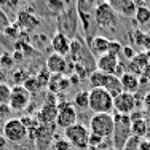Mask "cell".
Returning a JSON list of instances; mask_svg holds the SVG:
<instances>
[{
  "mask_svg": "<svg viewBox=\"0 0 150 150\" xmlns=\"http://www.w3.org/2000/svg\"><path fill=\"white\" fill-rule=\"evenodd\" d=\"M10 26V19H8V16L3 13V10L0 8V30L2 32H5V29Z\"/></svg>",
  "mask_w": 150,
  "mask_h": 150,
  "instance_id": "4dcf8cb0",
  "label": "cell"
},
{
  "mask_svg": "<svg viewBox=\"0 0 150 150\" xmlns=\"http://www.w3.org/2000/svg\"><path fill=\"white\" fill-rule=\"evenodd\" d=\"M16 26L23 30H34L35 27L40 26V18L29 13L27 10H23L16 16Z\"/></svg>",
  "mask_w": 150,
  "mask_h": 150,
  "instance_id": "4fadbf2b",
  "label": "cell"
},
{
  "mask_svg": "<svg viewBox=\"0 0 150 150\" xmlns=\"http://www.w3.org/2000/svg\"><path fill=\"white\" fill-rule=\"evenodd\" d=\"M142 105H144V110L150 115V91L144 94V99H142Z\"/></svg>",
  "mask_w": 150,
  "mask_h": 150,
  "instance_id": "d6a6232c",
  "label": "cell"
},
{
  "mask_svg": "<svg viewBox=\"0 0 150 150\" xmlns=\"http://www.w3.org/2000/svg\"><path fill=\"white\" fill-rule=\"evenodd\" d=\"M136 54H137V53H136V50L133 48V46H129V45H123V50H121L120 58H125V59L128 61V62H129V61L133 59ZM120 58H118V59H120Z\"/></svg>",
  "mask_w": 150,
  "mask_h": 150,
  "instance_id": "83f0119b",
  "label": "cell"
},
{
  "mask_svg": "<svg viewBox=\"0 0 150 150\" xmlns=\"http://www.w3.org/2000/svg\"><path fill=\"white\" fill-rule=\"evenodd\" d=\"M0 66H2V64H0Z\"/></svg>",
  "mask_w": 150,
  "mask_h": 150,
  "instance_id": "f6af8a7d",
  "label": "cell"
},
{
  "mask_svg": "<svg viewBox=\"0 0 150 150\" xmlns=\"http://www.w3.org/2000/svg\"><path fill=\"white\" fill-rule=\"evenodd\" d=\"M145 58H147V69L150 70V50L145 51Z\"/></svg>",
  "mask_w": 150,
  "mask_h": 150,
  "instance_id": "ab89813d",
  "label": "cell"
},
{
  "mask_svg": "<svg viewBox=\"0 0 150 150\" xmlns=\"http://www.w3.org/2000/svg\"><path fill=\"white\" fill-rule=\"evenodd\" d=\"M90 128H86L81 123H75L70 128L64 129V139L70 144V147L85 150L90 147Z\"/></svg>",
  "mask_w": 150,
  "mask_h": 150,
  "instance_id": "3957f363",
  "label": "cell"
},
{
  "mask_svg": "<svg viewBox=\"0 0 150 150\" xmlns=\"http://www.w3.org/2000/svg\"><path fill=\"white\" fill-rule=\"evenodd\" d=\"M104 90H107L112 94V98H117L120 93H123V86H121V81H120V77L117 75H109L107 78V83L104 86Z\"/></svg>",
  "mask_w": 150,
  "mask_h": 150,
  "instance_id": "ffe728a7",
  "label": "cell"
},
{
  "mask_svg": "<svg viewBox=\"0 0 150 150\" xmlns=\"http://www.w3.org/2000/svg\"><path fill=\"white\" fill-rule=\"evenodd\" d=\"M3 80H5V72L0 70V83H3Z\"/></svg>",
  "mask_w": 150,
  "mask_h": 150,
  "instance_id": "b9f144b4",
  "label": "cell"
},
{
  "mask_svg": "<svg viewBox=\"0 0 150 150\" xmlns=\"http://www.w3.org/2000/svg\"><path fill=\"white\" fill-rule=\"evenodd\" d=\"M115 129V118L112 113H94L90 120V133L102 139L112 141Z\"/></svg>",
  "mask_w": 150,
  "mask_h": 150,
  "instance_id": "6da1fadb",
  "label": "cell"
},
{
  "mask_svg": "<svg viewBox=\"0 0 150 150\" xmlns=\"http://www.w3.org/2000/svg\"><path fill=\"white\" fill-rule=\"evenodd\" d=\"M54 149L56 150H70V144L66 141V139H62V141H58L54 144Z\"/></svg>",
  "mask_w": 150,
  "mask_h": 150,
  "instance_id": "1f68e13d",
  "label": "cell"
},
{
  "mask_svg": "<svg viewBox=\"0 0 150 150\" xmlns=\"http://www.w3.org/2000/svg\"><path fill=\"white\" fill-rule=\"evenodd\" d=\"M5 34L8 35V37H11L13 40H16L18 34H19V27H18L16 24H10V26L5 29Z\"/></svg>",
  "mask_w": 150,
  "mask_h": 150,
  "instance_id": "f546056e",
  "label": "cell"
},
{
  "mask_svg": "<svg viewBox=\"0 0 150 150\" xmlns=\"http://www.w3.org/2000/svg\"><path fill=\"white\" fill-rule=\"evenodd\" d=\"M109 43H110V40L107 37H104V35H96V37H93L90 40V50H91L93 54H96L99 58V56L109 53Z\"/></svg>",
  "mask_w": 150,
  "mask_h": 150,
  "instance_id": "e0dca14e",
  "label": "cell"
},
{
  "mask_svg": "<svg viewBox=\"0 0 150 150\" xmlns=\"http://www.w3.org/2000/svg\"><path fill=\"white\" fill-rule=\"evenodd\" d=\"M67 61L64 56L56 54V53H51V54L46 58V69H48L50 74L53 75H62L67 70Z\"/></svg>",
  "mask_w": 150,
  "mask_h": 150,
  "instance_id": "5bb4252c",
  "label": "cell"
},
{
  "mask_svg": "<svg viewBox=\"0 0 150 150\" xmlns=\"http://www.w3.org/2000/svg\"><path fill=\"white\" fill-rule=\"evenodd\" d=\"M0 64H2V66H11L13 64V59L10 58L8 53H3V54L0 56Z\"/></svg>",
  "mask_w": 150,
  "mask_h": 150,
  "instance_id": "e575fe53",
  "label": "cell"
},
{
  "mask_svg": "<svg viewBox=\"0 0 150 150\" xmlns=\"http://www.w3.org/2000/svg\"><path fill=\"white\" fill-rule=\"evenodd\" d=\"M136 21H137V24H141V26H144V24H147L150 21V8L149 6H137V10H136Z\"/></svg>",
  "mask_w": 150,
  "mask_h": 150,
  "instance_id": "d4e9b609",
  "label": "cell"
},
{
  "mask_svg": "<svg viewBox=\"0 0 150 150\" xmlns=\"http://www.w3.org/2000/svg\"><path fill=\"white\" fill-rule=\"evenodd\" d=\"M121 50H123V45H121L118 40H110V43H109V54L120 58Z\"/></svg>",
  "mask_w": 150,
  "mask_h": 150,
  "instance_id": "4316f807",
  "label": "cell"
},
{
  "mask_svg": "<svg viewBox=\"0 0 150 150\" xmlns=\"http://www.w3.org/2000/svg\"><path fill=\"white\" fill-rule=\"evenodd\" d=\"M149 131V123L144 118H137V120H131V133L136 137H142L145 136Z\"/></svg>",
  "mask_w": 150,
  "mask_h": 150,
  "instance_id": "44dd1931",
  "label": "cell"
},
{
  "mask_svg": "<svg viewBox=\"0 0 150 150\" xmlns=\"http://www.w3.org/2000/svg\"><path fill=\"white\" fill-rule=\"evenodd\" d=\"M23 85H24V88H26L29 93H34L37 88H40V85H38V81H37V78H35V77H29Z\"/></svg>",
  "mask_w": 150,
  "mask_h": 150,
  "instance_id": "f1b7e54d",
  "label": "cell"
},
{
  "mask_svg": "<svg viewBox=\"0 0 150 150\" xmlns=\"http://www.w3.org/2000/svg\"><path fill=\"white\" fill-rule=\"evenodd\" d=\"M107 3L112 6V10L118 16L131 18L136 15V10H137V6H136V3L133 0H109Z\"/></svg>",
  "mask_w": 150,
  "mask_h": 150,
  "instance_id": "7c38bea8",
  "label": "cell"
},
{
  "mask_svg": "<svg viewBox=\"0 0 150 150\" xmlns=\"http://www.w3.org/2000/svg\"><path fill=\"white\" fill-rule=\"evenodd\" d=\"M115 118V129H113V136H112V142L113 147L117 150H123L126 145L131 133V117L129 115H113Z\"/></svg>",
  "mask_w": 150,
  "mask_h": 150,
  "instance_id": "5b68a950",
  "label": "cell"
},
{
  "mask_svg": "<svg viewBox=\"0 0 150 150\" xmlns=\"http://www.w3.org/2000/svg\"><path fill=\"white\" fill-rule=\"evenodd\" d=\"M107 78H109L107 74H102V72H99V70H93L90 74L91 88H104L105 83H107Z\"/></svg>",
  "mask_w": 150,
  "mask_h": 150,
  "instance_id": "7402d4cb",
  "label": "cell"
},
{
  "mask_svg": "<svg viewBox=\"0 0 150 150\" xmlns=\"http://www.w3.org/2000/svg\"><path fill=\"white\" fill-rule=\"evenodd\" d=\"M93 19L101 30H115L117 24H118V15L113 11L112 6L107 2H99L96 5Z\"/></svg>",
  "mask_w": 150,
  "mask_h": 150,
  "instance_id": "7a4b0ae2",
  "label": "cell"
},
{
  "mask_svg": "<svg viewBox=\"0 0 150 150\" xmlns=\"http://www.w3.org/2000/svg\"><path fill=\"white\" fill-rule=\"evenodd\" d=\"M10 96H11V86H8L5 81L0 83V104H8Z\"/></svg>",
  "mask_w": 150,
  "mask_h": 150,
  "instance_id": "484cf974",
  "label": "cell"
},
{
  "mask_svg": "<svg viewBox=\"0 0 150 150\" xmlns=\"http://www.w3.org/2000/svg\"><path fill=\"white\" fill-rule=\"evenodd\" d=\"M77 123V109L72 102H61L58 104V117H56V126L67 129Z\"/></svg>",
  "mask_w": 150,
  "mask_h": 150,
  "instance_id": "52a82bcc",
  "label": "cell"
},
{
  "mask_svg": "<svg viewBox=\"0 0 150 150\" xmlns=\"http://www.w3.org/2000/svg\"><path fill=\"white\" fill-rule=\"evenodd\" d=\"M6 142H8V141L5 139V136H3V134H0V150H3V149H5Z\"/></svg>",
  "mask_w": 150,
  "mask_h": 150,
  "instance_id": "74e56055",
  "label": "cell"
},
{
  "mask_svg": "<svg viewBox=\"0 0 150 150\" xmlns=\"http://www.w3.org/2000/svg\"><path fill=\"white\" fill-rule=\"evenodd\" d=\"M90 109L93 113H112L113 98L104 88H91L90 90Z\"/></svg>",
  "mask_w": 150,
  "mask_h": 150,
  "instance_id": "277c9868",
  "label": "cell"
},
{
  "mask_svg": "<svg viewBox=\"0 0 150 150\" xmlns=\"http://www.w3.org/2000/svg\"><path fill=\"white\" fill-rule=\"evenodd\" d=\"M118 66H120V59L117 56L109 54V53L99 56L98 61H96V70H99L102 74H107V75H117Z\"/></svg>",
  "mask_w": 150,
  "mask_h": 150,
  "instance_id": "30bf717a",
  "label": "cell"
},
{
  "mask_svg": "<svg viewBox=\"0 0 150 150\" xmlns=\"http://www.w3.org/2000/svg\"><path fill=\"white\" fill-rule=\"evenodd\" d=\"M56 117H58V104L56 102H46L38 112V120L42 121V125L56 123Z\"/></svg>",
  "mask_w": 150,
  "mask_h": 150,
  "instance_id": "9a60e30c",
  "label": "cell"
},
{
  "mask_svg": "<svg viewBox=\"0 0 150 150\" xmlns=\"http://www.w3.org/2000/svg\"><path fill=\"white\" fill-rule=\"evenodd\" d=\"M121 86H123V91L131 93V94H136L137 90L141 88V80H139L137 75L129 74V72H123V75L120 77Z\"/></svg>",
  "mask_w": 150,
  "mask_h": 150,
  "instance_id": "ac0fdd59",
  "label": "cell"
},
{
  "mask_svg": "<svg viewBox=\"0 0 150 150\" xmlns=\"http://www.w3.org/2000/svg\"><path fill=\"white\" fill-rule=\"evenodd\" d=\"M18 5H19V0H8V6H6V8H10V10H16V8H18Z\"/></svg>",
  "mask_w": 150,
  "mask_h": 150,
  "instance_id": "8d00e7d4",
  "label": "cell"
},
{
  "mask_svg": "<svg viewBox=\"0 0 150 150\" xmlns=\"http://www.w3.org/2000/svg\"><path fill=\"white\" fill-rule=\"evenodd\" d=\"M67 5H69V0H46V6L50 8V11L58 13V15L66 11Z\"/></svg>",
  "mask_w": 150,
  "mask_h": 150,
  "instance_id": "cb8c5ba5",
  "label": "cell"
},
{
  "mask_svg": "<svg viewBox=\"0 0 150 150\" xmlns=\"http://www.w3.org/2000/svg\"><path fill=\"white\" fill-rule=\"evenodd\" d=\"M98 0H77V13L78 16H93Z\"/></svg>",
  "mask_w": 150,
  "mask_h": 150,
  "instance_id": "d6986e66",
  "label": "cell"
},
{
  "mask_svg": "<svg viewBox=\"0 0 150 150\" xmlns=\"http://www.w3.org/2000/svg\"><path fill=\"white\" fill-rule=\"evenodd\" d=\"M13 59H18V61H19V59H23V53H21V51H16L15 53V54H13Z\"/></svg>",
  "mask_w": 150,
  "mask_h": 150,
  "instance_id": "f35d334b",
  "label": "cell"
},
{
  "mask_svg": "<svg viewBox=\"0 0 150 150\" xmlns=\"http://www.w3.org/2000/svg\"><path fill=\"white\" fill-rule=\"evenodd\" d=\"M10 112H11V109H10V105H8V104H0V118L6 117Z\"/></svg>",
  "mask_w": 150,
  "mask_h": 150,
  "instance_id": "d590c367",
  "label": "cell"
},
{
  "mask_svg": "<svg viewBox=\"0 0 150 150\" xmlns=\"http://www.w3.org/2000/svg\"><path fill=\"white\" fill-rule=\"evenodd\" d=\"M75 109H90V91H78L74 98Z\"/></svg>",
  "mask_w": 150,
  "mask_h": 150,
  "instance_id": "603a6c76",
  "label": "cell"
},
{
  "mask_svg": "<svg viewBox=\"0 0 150 150\" xmlns=\"http://www.w3.org/2000/svg\"><path fill=\"white\" fill-rule=\"evenodd\" d=\"M3 6H8V0H0V8Z\"/></svg>",
  "mask_w": 150,
  "mask_h": 150,
  "instance_id": "60d3db41",
  "label": "cell"
},
{
  "mask_svg": "<svg viewBox=\"0 0 150 150\" xmlns=\"http://www.w3.org/2000/svg\"><path fill=\"white\" fill-rule=\"evenodd\" d=\"M30 104V93L24 88V85H15L11 88V96H10V109L15 112H21V110L27 109Z\"/></svg>",
  "mask_w": 150,
  "mask_h": 150,
  "instance_id": "ba28073f",
  "label": "cell"
},
{
  "mask_svg": "<svg viewBox=\"0 0 150 150\" xmlns=\"http://www.w3.org/2000/svg\"><path fill=\"white\" fill-rule=\"evenodd\" d=\"M133 2H136V0H133Z\"/></svg>",
  "mask_w": 150,
  "mask_h": 150,
  "instance_id": "ee69618b",
  "label": "cell"
},
{
  "mask_svg": "<svg viewBox=\"0 0 150 150\" xmlns=\"http://www.w3.org/2000/svg\"><path fill=\"white\" fill-rule=\"evenodd\" d=\"M51 48H53V53L61 54V56L66 58V54L70 53L72 42H70V38L67 37L66 34H62V32L58 30L54 35H53V38H51Z\"/></svg>",
  "mask_w": 150,
  "mask_h": 150,
  "instance_id": "8fae6325",
  "label": "cell"
},
{
  "mask_svg": "<svg viewBox=\"0 0 150 150\" xmlns=\"http://www.w3.org/2000/svg\"><path fill=\"white\" fill-rule=\"evenodd\" d=\"M98 2H109V0H98Z\"/></svg>",
  "mask_w": 150,
  "mask_h": 150,
  "instance_id": "7bdbcfd3",
  "label": "cell"
},
{
  "mask_svg": "<svg viewBox=\"0 0 150 150\" xmlns=\"http://www.w3.org/2000/svg\"><path fill=\"white\" fill-rule=\"evenodd\" d=\"M104 141H105V139L99 137V136H94V134H91V136H90V145H91V147L101 145V142H104Z\"/></svg>",
  "mask_w": 150,
  "mask_h": 150,
  "instance_id": "836d02e7",
  "label": "cell"
},
{
  "mask_svg": "<svg viewBox=\"0 0 150 150\" xmlns=\"http://www.w3.org/2000/svg\"><path fill=\"white\" fill-rule=\"evenodd\" d=\"M145 69H147V58H145V51H141L128 62V70L126 72L141 77V75L145 72Z\"/></svg>",
  "mask_w": 150,
  "mask_h": 150,
  "instance_id": "2e32d148",
  "label": "cell"
},
{
  "mask_svg": "<svg viewBox=\"0 0 150 150\" xmlns=\"http://www.w3.org/2000/svg\"><path fill=\"white\" fill-rule=\"evenodd\" d=\"M29 131L24 126V123L21 121V118H10L8 121H5L3 125V136L8 142L13 144H21L24 139L27 137Z\"/></svg>",
  "mask_w": 150,
  "mask_h": 150,
  "instance_id": "8992f818",
  "label": "cell"
},
{
  "mask_svg": "<svg viewBox=\"0 0 150 150\" xmlns=\"http://www.w3.org/2000/svg\"><path fill=\"white\" fill-rule=\"evenodd\" d=\"M137 101H136V94L131 93H120L117 98H113V110L118 115H131L136 110Z\"/></svg>",
  "mask_w": 150,
  "mask_h": 150,
  "instance_id": "9c48e42d",
  "label": "cell"
}]
</instances>
